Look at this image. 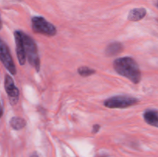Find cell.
I'll use <instances>...</instances> for the list:
<instances>
[{"instance_id":"8","label":"cell","mask_w":158,"mask_h":157,"mask_svg":"<svg viewBox=\"0 0 158 157\" xmlns=\"http://www.w3.org/2000/svg\"><path fill=\"white\" fill-rule=\"evenodd\" d=\"M143 119L149 125L158 128V112L154 109H148L143 113Z\"/></svg>"},{"instance_id":"4","label":"cell","mask_w":158,"mask_h":157,"mask_svg":"<svg viewBox=\"0 0 158 157\" xmlns=\"http://www.w3.org/2000/svg\"><path fill=\"white\" fill-rule=\"evenodd\" d=\"M32 28L35 33L47 36H53L57 32L56 28L42 16H34L32 18Z\"/></svg>"},{"instance_id":"13","label":"cell","mask_w":158,"mask_h":157,"mask_svg":"<svg viewBox=\"0 0 158 157\" xmlns=\"http://www.w3.org/2000/svg\"><path fill=\"white\" fill-rule=\"evenodd\" d=\"M100 126H99V125H94V127H93V130H92L93 133H97V132L100 130Z\"/></svg>"},{"instance_id":"5","label":"cell","mask_w":158,"mask_h":157,"mask_svg":"<svg viewBox=\"0 0 158 157\" xmlns=\"http://www.w3.org/2000/svg\"><path fill=\"white\" fill-rule=\"evenodd\" d=\"M0 58H1L2 62L4 65L6 69H7V70L11 74L15 75L16 69H15V64H14L13 60H12V55L9 52V48L2 40L0 43Z\"/></svg>"},{"instance_id":"14","label":"cell","mask_w":158,"mask_h":157,"mask_svg":"<svg viewBox=\"0 0 158 157\" xmlns=\"http://www.w3.org/2000/svg\"><path fill=\"white\" fill-rule=\"evenodd\" d=\"M30 157H39V155H37V153H35V152H34V153H32V155H31Z\"/></svg>"},{"instance_id":"2","label":"cell","mask_w":158,"mask_h":157,"mask_svg":"<svg viewBox=\"0 0 158 157\" xmlns=\"http://www.w3.org/2000/svg\"><path fill=\"white\" fill-rule=\"evenodd\" d=\"M23 38L24 42L25 51L26 55L27 56L28 61L29 64L33 66L37 72L40 71V61L38 55V50H37L36 45L32 38L23 32Z\"/></svg>"},{"instance_id":"11","label":"cell","mask_w":158,"mask_h":157,"mask_svg":"<svg viewBox=\"0 0 158 157\" xmlns=\"http://www.w3.org/2000/svg\"><path fill=\"white\" fill-rule=\"evenodd\" d=\"M9 125L11 126V127L12 128L15 130H19L22 129L23 128H24L26 125V120L23 119V118H20V117H12L10 119L9 122Z\"/></svg>"},{"instance_id":"6","label":"cell","mask_w":158,"mask_h":157,"mask_svg":"<svg viewBox=\"0 0 158 157\" xmlns=\"http://www.w3.org/2000/svg\"><path fill=\"white\" fill-rule=\"evenodd\" d=\"M5 89H6V93L8 94L11 104H16L19 100V90L15 86L12 77L9 75H6L5 76Z\"/></svg>"},{"instance_id":"1","label":"cell","mask_w":158,"mask_h":157,"mask_svg":"<svg viewBox=\"0 0 158 157\" xmlns=\"http://www.w3.org/2000/svg\"><path fill=\"white\" fill-rule=\"evenodd\" d=\"M114 68L119 75L131 80L134 84L140 83L141 72L138 64L131 57H121L114 60Z\"/></svg>"},{"instance_id":"3","label":"cell","mask_w":158,"mask_h":157,"mask_svg":"<svg viewBox=\"0 0 158 157\" xmlns=\"http://www.w3.org/2000/svg\"><path fill=\"white\" fill-rule=\"evenodd\" d=\"M138 103L139 100L134 97L128 95H115L105 100L103 105L110 109H125Z\"/></svg>"},{"instance_id":"12","label":"cell","mask_w":158,"mask_h":157,"mask_svg":"<svg viewBox=\"0 0 158 157\" xmlns=\"http://www.w3.org/2000/svg\"><path fill=\"white\" fill-rule=\"evenodd\" d=\"M78 73L82 76L86 77L95 73V70L87 67V66H81L78 69Z\"/></svg>"},{"instance_id":"15","label":"cell","mask_w":158,"mask_h":157,"mask_svg":"<svg viewBox=\"0 0 158 157\" xmlns=\"http://www.w3.org/2000/svg\"><path fill=\"white\" fill-rule=\"evenodd\" d=\"M157 6L158 7V2H157Z\"/></svg>"},{"instance_id":"10","label":"cell","mask_w":158,"mask_h":157,"mask_svg":"<svg viewBox=\"0 0 158 157\" xmlns=\"http://www.w3.org/2000/svg\"><path fill=\"white\" fill-rule=\"evenodd\" d=\"M123 45L120 42H114L110 43L109 46L106 47V50H105V53L108 56H113V55H116L117 54L120 53L123 51Z\"/></svg>"},{"instance_id":"9","label":"cell","mask_w":158,"mask_h":157,"mask_svg":"<svg viewBox=\"0 0 158 157\" xmlns=\"http://www.w3.org/2000/svg\"><path fill=\"white\" fill-rule=\"evenodd\" d=\"M147 14V10L144 8H137L130 11L128 14V20L132 22L140 21V19L143 18Z\"/></svg>"},{"instance_id":"7","label":"cell","mask_w":158,"mask_h":157,"mask_svg":"<svg viewBox=\"0 0 158 157\" xmlns=\"http://www.w3.org/2000/svg\"><path fill=\"white\" fill-rule=\"evenodd\" d=\"M15 40V50H16L17 58H18L19 64L23 66L26 62V51H25L24 42L23 38V32L19 31H15L14 32Z\"/></svg>"}]
</instances>
